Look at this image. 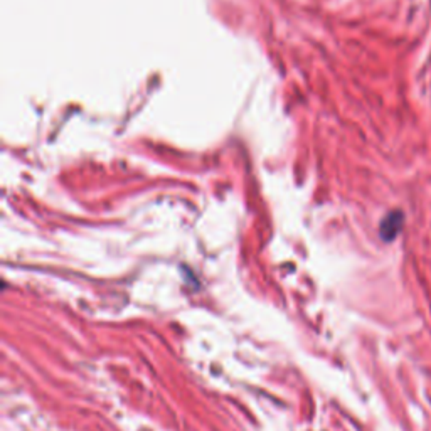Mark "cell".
<instances>
[{
	"mask_svg": "<svg viewBox=\"0 0 431 431\" xmlns=\"http://www.w3.org/2000/svg\"><path fill=\"white\" fill-rule=\"evenodd\" d=\"M404 224V214L401 211H393L382 219L381 222V237L386 241H393L401 233Z\"/></svg>",
	"mask_w": 431,
	"mask_h": 431,
	"instance_id": "6da1fadb",
	"label": "cell"
}]
</instances>
